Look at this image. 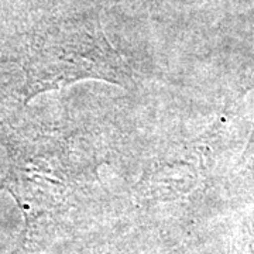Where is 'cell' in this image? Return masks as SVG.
<instances>
[{
	"mask_svg": "<svg viewBox=\"0 0 254 254\" xmlns=\"http://www.w3.org/2000/svg\"><path fill=\"white\" fill-rule=\"evenodd\" d=\"M237 178L246 195L254 199V131L239 165Z\"/></svg>",
	"mask_w": 254,
	"mask_h": 254,
	"instance_id": "cell-1",
	"label": "cell"
}]
</instances>
